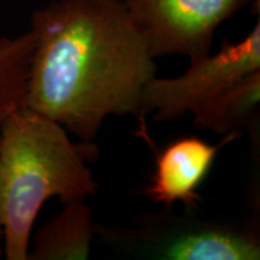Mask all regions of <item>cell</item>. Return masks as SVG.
<instances>
[{
	"label": "cell",
	"instance_id": "9c48e42d",
	"mask_svg": "<svg viewBox=\"0 0 260 260\" xmlns=\"http://www.w3.org/2000/svg\"><path fill=\"white\" fill-rule=\"evenodd\" d=\"M35 32L15 39L0 38V128L10 113L25 106Z\"/></svg>",
	"mask_w": 260,
	"mask_h": 260
},
{
	"label": "cell",
	"instance_id": "3957f363",
	"mask_svg": "<svg viewBox=\"0 0 260 260\" xmlns=\"http://www.w3.org/2000/svg\"><path fill=\"white\" fill-rule=\"evenodd\" d=\"M95 235L116 251L157 260H258L255 225L180 217L164 211L142 214L130 226L99 225Z\"/></svg>",
	"mask_w": 260,
	"mask_h": 260
},
{
	"label": "cell",
	"instance_id": "30bf717a",
	"mask_svg": "<svg viewBox=\"0 0 260 260\" xmlns=\"http://www.w3.org/2000/svg\"><path fill=\"white\" fill-rule=\"evenodd\" d=\"M2 236H3V230H2V226H0V255H2Z\"/></svg>",
	"mask_w": 260,
	"mask_h": 260
},
{
	"label": "cell",
	"instance_id": "5b68a950",
	"mask_svg": "<svg viewBox=\"0 0 260 260\" xmlns=\"http://www.w3.org/2000/svg\"><path fill=\"white\" fill-rule=\"evenodd\" d=\"M152 57L211 54L217 28L249 0H121ZM260 0H256L259 9Z\"/></svg>",
	"mask_w": 260,
	"mask_h": 260
},
{
	"label": "cell",
	"instance_id": "8992f818",
	"mask_svg": "<svg viewBox=\"0 0 260 260\" xmlns=\"http://www.w3.org/2000/svg\"><path fill=\"white\" fill-rule=\"evenodd\" d=\"M239 135V133L224 135L225 138L218 145H210L197 136L175 140L157 153L154 172L141 194L167 209L177 203L187 209H195L203 200L198 190L206 180L220 148Z\"/></svg>",
	"mask_w": 260,
	"mask_h": 260
},
{
	"label": "cell",
	"instance_id": "6da1fadb",
	"mask_svg": "<svg viewBox=\"0 0 260 260\" xmlns=\"http://www.w3.org/2000/svg\"><path fill=\"white\" fill-rule=\"evenodd\" d=\"M31 29L25 106L81 141L109 116L139 118L157 64L121 0H54L32 12Z\"/></svg>",
	"mask_w": 260,
	"mask_h": 260
},
{
	"label": "cell",
	"instance_id": "ba28073f",
	"mask_svg": "<svg viewBox=\"0 0 260 260\" xmlns=\"http://www.w3.org/2000/svg\"><path fill=\"white\" fill-rule=\"evenodd\" d=\"M94 235L93 212L86 201L65 204L63 211L35 234L28 259L86 260Z\"/></svg>",
	"mask_w": 260,
	"mask_h": 260
},
{
	"label": "cell",
	"instance_id": "7a4b0ae2",
	"mask_svg": "<svg viewBox=\"0 0 260 260\" xmlns=\"http://www.w3.org/2000/svg\"><path fill=\"white\" fill-rule=\"evenodd\" d=\"M94 141L73 142L59 123L28 106L0 128V226L8 260H28L39 212L51 198L65 205L98 191L87 162L96 159Z\"/></svg>",
	"mask_w": 260,
	"mask_h": 260
},
{
	"label": "cell",
	"instance_id": "277c9868",
	"mask_svg": "<svg viewBox=\"0 0 260 260\" xmlns=\"http://www.w3.org/2000/svg\"><path fill=\"white\" fill-rule=\"evenodd\" d=\"M260 70V23L243 40L224 41L218 53L190 60L188 70L175 79L149 80L142 92L139 119L154 112V121L171 122L191 113L241 77Z\"/></svg>",
	"mask_w": 260,
	"mask_h": 260
},
{
	"label": "cell",
	"instance_id": "52a82bcc",
	"mask_svg": "<svg viewBox=\"0 0 260 260\" xmlns=\"http://www.w3.org/2000/svg\"><path fill=\"white\" fill-rule=\"evenodd\" d=\"M260 70L246 75L191 112L193 124L217 134L259 130Z\"/></svg>",
	"mask_w": 260,
	"mask_h": 260
}]
</instances>
